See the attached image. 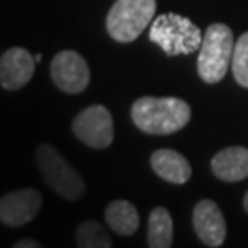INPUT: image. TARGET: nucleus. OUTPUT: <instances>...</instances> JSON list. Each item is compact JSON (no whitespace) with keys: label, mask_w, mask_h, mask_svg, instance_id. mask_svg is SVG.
<instances>
[{"label":"nucleus","mask_w":248,"mask_h":248,"mask_svg":"<svg viewBox=\"0 0 248 248\" xmlns=\"http://www.w3.org/2000/svg\"><path fill=\"white\" fill-rule=\"evenodd\" d=\"M133 124L147 134H173L191 120V107L180 98L143 96L131 107Z\"/></svg>","instance_id":"f257e3e1"},{"label":"nucleus","mask_w":248,"mask_h":248,"mask_svg":"<svg viewBox=\"0 0 248 248\" xmlns=\"http://www.w3.org/2000/svg\"><path fill=\"white\" fill-rule=\"evenodd\" d=\"M235 39L230 26L215 22L206 28L199 48L197 72L206 83H219L226 76L233 55Z\"/></svg>","instance_id":"f03ea898"},{"label":"nucleus","mask_w":248,"mask_h":248,"mask_svg":"<svg viewBox=\"0 0 248 248\" xmlns=\"http://www.w3.org/2000/svg\"><path fill=\"white\" fill-rule=\"evenodd\" d=\"M149 39L171 57L189 55L201 48L202 31L187 17H182L178 13H164L153 18Z\"/></svg>","instance_id":"7ed1b4c3"},{"label":"nucleus","mask_w":248,"mask_h":248,"mask_svg":"<svg viewBox=\"0 0 248 248\" xmlns=\"http://www.w3.org/2000/svg\"><path fill=\"white\" fill-rule=\"evenodd\" d=\"M39 171L45 182L66 201H79L85 195V180L62 155L50 143H41L35 151Z\"/></svg>","instance_id":"20e7f679"},{"label":"nucleus","mask_w":248,"mask_h":248,"mask_svg":"<svg viewBox=\"0 0 248 248\" xmlns=\"http://www.w3.org/2000/svg\"><path fill=\"white\" fill-rule=\"evenodd\" d=\"M156 13V0H116L107 15V31L118 43H133Z\"/></svg>","instance_id":"39448f33"},{"label":"nucleus","mask_w":248,"mask_h":248,"mask_svg":"<svg viewBox=\"0 0 248 248\" xmlns=\"http://www.w3.org/2000/svg\"><path fill=\"white\" fill-rule=\"evenodd\" d=\"M72 131L81 142L92 149H107L114 140L112 116L103 105H90L83 108L74 118Z\"/></svg>","instance_id":"423d86ee"},{"label":"nucleus","mask_w":248,"mask_h":248,"mask_svg":"<svg viewBox=\"0 0 248 248\" xmlns=\"http://www.w3.org/2000/svg\"><path fill=\"white\" fill-rule=\"evenodd\" d=\"M50 76L53 85L64 94H81L90 83L89 64L74 50H62L53 57Z\"/></svg>","instance_id":"0eeeda50"},{"label":"nucleus","mask_w":248,"mask_h":248,"mask_svg":"<svg viewBox=\"0 0 248 248\" xmlns=\"http://www.w3.org/2000/svg\"><path fill=\"white\" fill-rule=\"evenodd\" d=\"M41 204L43 197L33 187L11 191L0 199V222L6 226H24L35 219Z\"/></svg>","instance_id":"6e6552de"},{"label":"nucleus","mask_w":248,"mask_h":248,"mask_svg":"<svg viewBox=\"0 0 248 248\" xmlns=\"http://www.w3.org/2000/svg\"><path fill=\"white\" fill-rule=\"evenodd\" d=\"M35 57L26 48H9L0 55V87L6 90H20L26 87L35 72Z\"/></svg>","instance_id":"1a4fd4ad"},{"label":"nucleus","mask_w":248,"mask_h":248,"mask_svg":"<svg viewBox=\"0 0 248 248\" xmlns=\"http://www.w3.org/2000/svg\"><path fill=\"white\" fill-rule=\"evenodd\" d=\"M193 228L206 247L217 248L226 239V221L217 204L204 199L193 208Z\"/></svg>","instance_id":"9d476101"},{"label":"nucleus","mask_w":248,"mask_h":248,"mask_svg":"<svg viewBox=\"0 0 248 248\" xmlns=\"http://www.w3.org/2000/svg\"><path fill=\"white\" fill-rule=\"evenodd\" d=\"M212 171L224 182H239L248 178V149L241 145L221 149L212 158Z\"/></svg>","instance_id":"9b49d317"},{"label":"nucleus","mask_w":248,"mask_h":248,"mask_svg":"<svg viewBox=\"0 0 248 248\" xmlns=\"http://www.w3.org/2000/svg\"><path fill=\"white\" fill-rule=\"evenodd\" d=\"M151 168L162 180L171 184H186L191 178V166L180 153L173 149H156L151 155Z\"/></svg>","instance_id":"f8f14e48"},{"label":"nucleus","mask_w":248,"mask_h":248,"mask_svg":"<svg viewBox=\"0 0 248 248\" xmlns=\"http://www.w3.org/2000/svg\"><path fill=\"white\" fill-rule=\"evenodd\" d=\"M107 224L118 235H133L140 226V215L133 202L129 201H112L105 210Z\"/></svg>","instance_id":"ddd939ff"},{"label":"nucleus","mask_w":248,"mask_h":248,"mask_svg":"<svg viewBox=\"0 0 248 248\" xmlns=\"http://www.w3.org/2000/svg\"><path fill=\"white\" fill-rule=\"evenodd\" d=\"M147 245L151 248H169L173 245V219L166 208H155L147 221Z\"/></svg>","instance_id":"4468645a"},{"label":"nucleus","mask_w":248,"mask_h":248,"mask_svg":"<svg viewBox=\"0 0 248 248\" xmlns=\"http://www.w3.org/2000/svg\"><path fill=\"white\" fill-rule=\"evenodd\" d=\"M76 243L81 248H110L112 241L107 230L96 221H87L79 224L76 232Z\"/></svg>","instance_id":"2eb2a0df"},{"label":"nucleus","mask_w":248,"mask_h":248,"mask_svg":"<svg viewBox=\"0 0 248 248\" xmlns=\"http://www.w3.org/2000/svg\"><path fill=\"white\" fill-rule=\"evenodd\" d=\"M232 72L241 87L248 89V31L235 41L232 55Z\"/></svg>","instance_id":"dca6fc26"},{"label":"nucleus","mask_w":248,"mask_h":248,"mask_svg":"<svg viewBox=\"0 0 248 248\" xmlns=\"http://www.w3.org/2000/svg\"><path fill=\"white\" fill-rule=\"evenodd\" d=\"M39 247L41 245L33 239H22L18 241V243H15V248H39Z\"/></svg>","instance_id":"f3484780"},{"label":"nucleus","mask_w":248,"mask_h":248,"mask_svg":"<svg viewBox=\"0 0 248 248\" xmlns=\"http://www.w3.org/2000/svg\"><path fill=\"white\" fill-rule=\"evenodd\" d=\"M243 206H245V212L248 213V191H247V195H245V199H243Z\"/></svg>","instance_id":"a211bd4d"}]
</instances>
